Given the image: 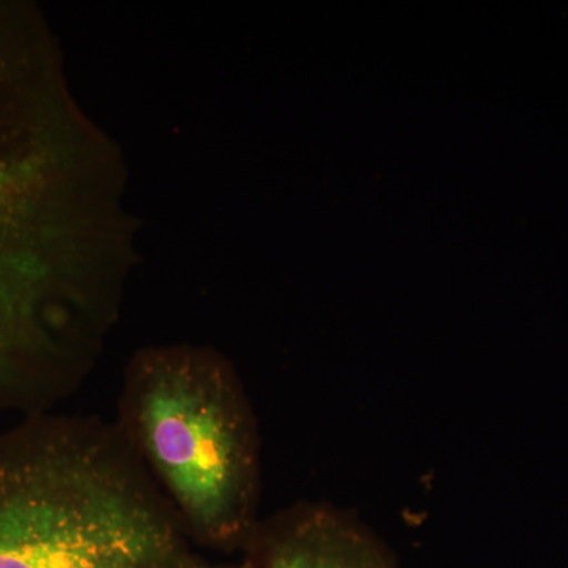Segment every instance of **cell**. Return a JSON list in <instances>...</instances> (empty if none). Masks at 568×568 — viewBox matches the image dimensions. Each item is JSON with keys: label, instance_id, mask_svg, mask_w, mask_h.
<instances>
[{"label": "cell", "instance_id": "cell-1", "mask_svg": "<svg viewBox=\"0 0 568 568\" xmlns=\"http://www.w3.org/2000/svg\"><path fill=\"white\" fill-rule=\"evenodd\" d=\"M189 537L115 426L0 429V568H190Z\"/></svg>", "mask_w": 568, "mask_h": 568}, {"label": "cell", "instance_id": "cell-4", "mask_svg": "<svg viewBox=\"0 0 568 568\" xmlns=\"http://www.w3.org/2000/svg\"><path fill=\"white\" fill-rule=\"evenodd\" d=\"M246 548L253 568H398L372 530L327 504H298L261 521Z\"/></svg>", "mask_w": 568, "mask_h": 568}, {"label": "cell", "instance_id": "cell-3", "mask_svg": "<svg viewBox=\"0 0 568 568\" xmlns=\"http://www.w3.org/2000/svg\"><path fill=\"white\" fill-rule=\"evenodd\" d=\"M29 166L0 159V414L43 413L61 396L69 372L58 346L54 283L31 254L6 248L13 234V190Z\"/></svg>", "mask_w": 568, "mask_h": 568}, {"label": "cell", "instance_id": "cell-5", "mask_svg": "<svg viewBox=\"0 0 568 568\" xmlns=\"http://www.w3.org/2000/svg\"><path fill=\"white\" fill-rule=\"evenodd\" d=\"M190 568H235V567H224V566H220V567H216V566H207V564H201V562H196V560H194V562L192 564V567ZM245 568H253L252 566L250 567H245Z\"/></svg>", "mask_w": 568, "mask_h": 568}, {"label": "cell", "instance_id": "cell-2", "mask_svg": "<svg viewBox=\"0 0 568 568\" xmlns=\"http://www.w3.org/2000/svg\"><path fill=\"white\" fill-rule=\"evenodd\" d=\"M115 428L186 537L248 547L261 523L260 435L230 365L200 351L141 355L126 372Z\"/></svg>", "mask_w": 568, "mask_h": 568}]
</instances>
